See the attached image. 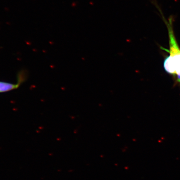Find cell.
I'll use <instances>...</instances> for the list:
<instances>
[{
  "mask_svg": "<svg viewBox=\"0 0 180 180\" xmlns=\"http://www.w3.org/2000/svg\"><path fill=\"white\" fill-rule=\"evenodd\" d=\"M19 83L14 84L4 82L0 81V93L5 92L17 89L19 85Z\"/></svg>",
  "mask_w": 180,
  "mask_h": 180,
  "instance_id": "cell-2",
  "label": "cell"
},
{
  "mask_svg": "<svg viewBox=\"0 0 180 180\" xmlns=\"http://www.w3.org/2000/svg\"><path fill=\"white\" fill-rule=\"evenodd\" d=\"M166 23L169 39V49L167 50L169 56L165 59L164 68L167 73L176 76L177 81L180 83V48L174 34L172 18Z\"/></svg>",
  "mask_w": 180,
  "mask_h": 180,
  "instance_id": "cell-1",
  "label": "cell"
}]
</instances>
